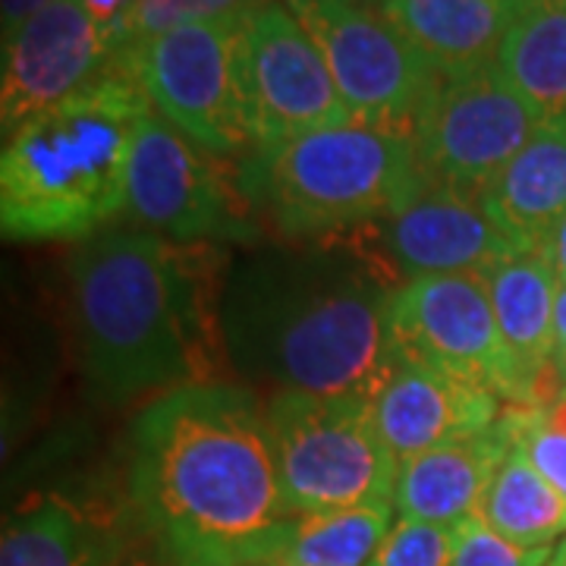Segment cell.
<instances>
[{"instance_id": "ac0fdd59", "label": "cell", "mask_w": 566, "mask_h": 566, "mask_svg": "<svg viewBox=\"0 0 566 566\" xmlns=\"http://www.w3.org/2000/svg\"><path fill=\"white\" fill-rule=\"evenodd\" d=\"M133 542L117 520L41 494L7 520L0 566H117Z\"/></svg>"}, {"instance_id": "4316f807", "label": "cell", "mask_w": 566, "mask_h": 566, "mask_svg": "<svg viewBox=\"0 0 566 566\" xmlns=\"http://www.w3.org/2000/svg\"><path fill=\"white\" fill-rule=\"evenodd\" d=\"M453 528L397 520L371 566H450Z\"/></svg>"}, {"instance_id": "ba28073f", "label": "cell", "mask_w": 566, "mask_h": 566, "mask_svg": "<svg viewBox=\"0 0 566 566\" xmlns=\"http://www.w3.org/2000/svg\"><path fill=\"white\" fill-rule=\"evenodd\" d=\"M243 20L186 22L114 57L164 120L223 158L252 151L237 66Z\"/></svg>"}, {"instance_id": "5b68a950", "label": "cell", "mask_w": 566, "mask_h": 566, "mask_svg": "<svg viewBox=\"0 0 566 566\" xmlns=\"http://www.w3.org/2000/svg\"><path fill=\"white\" fill-rule=\"evenodd\" d=\"M237 177L286 243L375 230L428 180L409 133L359 120L252 148Z\"/></svg>"}, {"instance_id": "7c38bea8", "label": "cell", "mask_w": 566, "mask_h": 566, "mask_svg": "<svg viewBox=\"0 0 566 566\" xmlns=\"http://www.w3.org/2000/svg\"><path fill=\"white\" fill-rule=\"evenodd\" d=\"M394 331L406 359L431 365L513 406V368L479 274H431L394 293Z\"/></svg>"}, {"instance_id": "1f68e13d", "label": "cell", "mask_w": 566, "mask_h": 566, "mask_svg": "<svg viewBox=\"0 0 566 566\" xmlns=\"http://www.w3.org/2000/svg\"><path fill=\"white\" fill-rule=\"evenodd\" d=\"M538 252L545 255L551 268H554V274H557V281L566 283V218L551 233L545 237V243L538 245Z\"/></svg>"}, {"instance_id": "9c48e42d", "label": "cell", "mask_w": 566, "mask_h": 566, "mask_svg": "<svg viewBox=\"0 0 566 566\" xmlns=\"http://www.w3.org/2000/svg\"><path fill=\"white\" fill-rule=\"evenodd\" d=\"M340 88L353 120L409 133L441 85L438 66L365 0H283Z\"/></svg>"}, {"instance_id": "5bb4252c", "label": "cell", "mask_w": 566, "mask_h": 566, "mask_svg": "<svg viewBox=\"0 0 566 566\" xmlns=\"http://www.w3.org/2000/svg\"><path fill=\"white\" fill-rule=\"evenodd\" d=\"M375 249L400 281L431 274H488L516 252H532L506 233L479 192L424 180L409 202L375 227Z\"/></svg>"}, {"instance_id": "8992f818", "label": "cell", "mask_w": 566, "mask_h": 566, "mask_svg": "<svg viewBox=\"0 0 566 566\" xmlns=\"http://www.w3.org/2000/svg\"><path fill=\"white\" fill-rule=\"evenodd\" d=\"M264 422L296 516L394 504L400 463L378 434L368 397L274 390Z\"/></svg>"}, {"instance_id": "836d02e7", "label": "cell", "mask_w": 566, "mask_h": 566, "mask_svg": "<svg viewBox=\"0 0 566 566\" xmlns=\"http://www.w3.org/2000/svg\"><path fill=\"white\" fill-rule=\"evenodd\" d=\"M259 566H296V564H286V560H264V564Z\"/></svg>"}, {"instance_id": "83f0119b", "label": "cell", "mask_w": 566, "mask_h": 566, "mask_svg": "<svg viewBox=\"0 0 566 566\" xmlns=\"http://www.w3.org/2000/svg\"><path fill=\"white\" fill-rule=\"evenodd\" d=\"M554 375L566 390V283L557 286V303H554Z\"/></svg>"}, {"instance_id": "4dcf8cb0", "label": "cell", "mask_w": 566, "mask_h": 566, "mask_svg": "<svg viewBox=\"0 0 566 566\" xmlns=\"http://www.w3.org/2000/svg\"><path fill=\"white\" fill-rule=\"evenodd\" d=\"M82 3H85V10L102 22L104 29L111 32V39H114V29H117L123 22V17L133 10L136 0H82ZM114 54H117V51H114Z\"/></svg>"}, {"instance_id": "d6986e66", "label": "cell", "mask_w": 566, "mask_h": 566, "mask_svg": "<svg viewBox=\"0 0 566 566\" xmlns=\"http://www.w3.org/2000/svg\"><path fill=\"white\" fill-rule=\"evenodd\" d=\"M482 199L513 240L526 249L545 243L566 218V114L538 123Z\"/></svg>"}, {"instance_id": "603a6c76", "label": "cell", "mask_w": 566, "mask_h": 566, "mask_svg": "<svg viewBox=\"0 0 566 566\" xmlns=\"http://www.w3.org/2000/svg\"><path fill=\"white\" fill-rule=\"evenodd\" d=\"M394 526V504H365L300 516L274 560L296 566H371Z\"/></svg>"}, {"instance_id": "30bf717a", "label": "cell", "mask_w": 566, "mask_h": 566, "mask_svg": "<svg viewBox=\"0 0 566 566\" xmlns=\"http://www.w3.org/2000/svg\"><path fill=\"white\" fill-rule=\"evenodd\" d=\"M237 66L252 148L353 120L318 44L286 3L274 0L245 17Z\"/></svg>"}, {"instance_id": "cb8c5ba5", "label": "cell", "mask_w": 566, "mask_h": 566, "mask_svg": "<svg viewBox=\"0 0 566 566\" xmlns=\"http://www.w3.org/2000/svg\"><path fill=\"white\" fill-rule=\"evenodd\" d=\"M264 3H274V0H136L133 10L114 29V51L120 54L139 41L155 39L186 22L243 20Z\"/></svg>"}, {"instance_id": "8fae6325", "label": "cell", "mask_w": 566, "mask_h": 566, "mask_svg": "<svg viewBox=\"0 0 566 566\" xmlns=\"http://www.w3.org/2000/svg\"><path fill=\"white\" fill-rule=\"evenodd\" d=\"M542 114L504 80L497 63L444 76L412 129L424 177L485 192L538 129Z\"/></svg>"}, {"instance_id": "3957f363", "label": "cell", "mask_w": 566, "mask_h": 566, "mask_svg": "<svg viewBox=\"0 0 566 566\" xmlns=\"http://www.w3.org/2000/svg\"><path fill=\"white\" fill-rule=\"evenodd\" d=\"M73 318L82 378L111 406L208 381L205 300L177 243L107 227L73 255Z\"/></svg>"}, {"instance_id": "d4e9b609", "label": "cell", "mask_w": 566, "mask_h": 566, "mask_svg": "<svg viewBox=\"0 0 566 566\" xmlns=\"http://www.w3.org/2000/svg\"><path fill=\"white\" fill-rule=\"evenodd\" d=\"M520 409V447L551 485L566 494V390L545 406Z\"/></svg>"}, {"instance_id": "7a4b0ae2", "label": "cell", "mask_w": 566, "mask_h": 566, "mask_svg": "<svg viewBox=\"0 0 566 566\" xmlns=\"http://www.w3.org/2000/svg\"><path fill=\"white\" fill-rule=\"evenodd\" d=\"M359 237L264 245L233 264L218 331L245 381L368 400L385 387L403 363L394 331L403 281Z\"/></svg>"}, {"instance_id": "f1b7e54d", "label": "cell", "mask_w": 566, "mask_h": 566, "mask_svg": "<svg viewBox=\"0 0 566 566\" xmlns=\"http://www.w3.org/2000/svg\"><path fill=\"white\" fill-rule=\"evenodd\" d=\"M117 566H180L167 551H164L155 538H148L145 532H142L139 542H133L129 551L123 554V560Z\"/></svg>"}, {"instance_id": "e0dca14e", "label": "cell", "mask_w": 566, "mask_h": 566, "mask_svg": "<svg viewBox=\"0 0 566 566\" xmlns=\"http://www.w3.org/2000/svg\"><path fill=\"white\" fill-rule=\"evenodd\" d=\"M491 308L504 337L513 387V406H545L564 394L554 375V303L557 274L538 249L516 252L482 274Z\"/></svg>"}, {"instance_id": "4fadbf2b", "label": "cell", "mask_w": 566, "mask_h": 566, "mask_svg": "<svg viewBox=\"0 0 566 566\" xmlns=\"http://www.w3.org/2000/svg\"><path fill=\"white\" fill-rule=\"evenodd\" d=\"M114 63V39L82 0H54L3 39V139Z\"/></svg>"}, {"instance_id": "d6a6232c", "label": "cell", "mask_w": 566, "mask_h": 566, "mask_svg": "<svg viewBox=\"0 0 566 566\" xmlns=\"http://www.w3.org/2000/svg\"><path fill=\"white\" fill-rule=\"evenodd\" d=\"M554 557H557V560H560V564L566 566V542L560 547H557V551H554Z\"/></svg>"}, {"instance_id": "9a60e30c", "label": "cell", "mask_w": 566, "mask_h": 566, "mask_svg": "<svg viewBox=\"0 0 566 566\" xmlns=\"http://www.w3.org/2000/svg\"><path fill=\"white\" fill-rule=\"evenodd\" d=\"M501 403L485 387L465 385L406 356L371 397L378 434L397 463L485 434L504 416L506 406Z\"/></svg>"}, {"instance_id": "44dd1931", "label": "cell", "mask_w": 566, "mask_h": 566, "mask_svg": "<svg viewBox=\"0 0 566 566\" xmlns=\"http://www.w3.org/2000/svg\"><path fill=\"white\" fill-rule=\"evenodd\" d=\"M494 63L542 120L566 114V0H506Z\"/></svg>"}, {"instance_id": "277c9868", "label": "cell", "mask_w": 566, "mask_h": 566, "mask_svg": "<svg viewBox=\"0 0 566 566\" xmlns=\"http://www.w3.org/2000/svg\"><path fill=\"white\" fill-rule=\"evenodd\" d=\"M142 85L114 61L76 95L7 136L0 227L13 243H85L126 211V170L142 117Z\"/></svg>"}, {"instance_id": "7402d4cb", "label": "cell", "mask_w": 566, "mask_h": 566, "mask_svg": "<svg viewBox=\"0 0 566 566\" xmlns=\"http://www.w3.org/2000/svg\"><path fill=\"white\" fill-rule=\"evenodd\" d=\"M479 516L520 547H551L566 532V494L532 465L520 441L510 447Z\"/></svg>"}, {"instance_id": "ffe728a7", "label": "cell", "mask_w": 566, "mask_h": 566, "mask_svg": "<svg viewBox=\"0 0 566 566\" xmlns=\"http://www.w3.org/2000/svg\"><path fill=\"white\" fill-rule=\"evenodd\" d=\"M438 66L463 76L497 61L506 0H365Z\"/></svg>"}, {"instance_id": "52a82bcc", "label": "cell", "mask_w": 566, "mask_h": 566, "mask_svg": "<svg viewBox=\"0 0 566 566\" xmlns=\"http://www.w3.org/2000/svg\"><path fill=\"white\" fill-rule=\"evenodd\" d=\"M240 177L227 174L202 145L186 139L151 107L142 117L129 170L126 218L167 243H259Z\"/></svg>"}, {"instance_id": "6da1fadb", "label": "cell", "mask_w": 566, "mask_h": 566, "mask_svg": "<svg viewBox=\"0 0 566 566\" xmlns=\"http://www.w3.org/2000/svg\"><path fill=\"white\" fill-rule=\"evenodd\" d=\"M129 501L139 528L180 566H259L296 526L264 403L240 385L196 381L129 424Z\"/></svg>"}, {"instance_id": "e575fe53", "label": "cell", "mask_w": 566, "mask_h": 566, "mask_svg": "<svg viewBox=\"0 0 566 566\" xmlns=\"http://www.w3.org/2000/svg\"><path fill=\"white\" fill-rule=\"evenodd\" d=\"M547 566H564V564H560V560H557V557H551V564H547Z\"/></svg>"}, {"instance_id": "484cf974", "label": "cell", "mask_w": 566, "mask_h": 566, "mask_svg": "<svg viewBox=\"0 0 566 566\" xmlns=\"http://www.w3.org/2000/svg\"><path fill=\"white\" fill-rule=\"evenodd\" d=\"M551 557V547H520L506 542L482 516H469L453 528L450 566H547Z\"/></svg>"}, {"instance_id": "f546056e", "label": "cell", "mask_w": 566, "mask_h": 566, "mask_svg": "<svg viewBox=\"0 0 566 566\" xmlns=\"http://www.w3.org/2000/svg\"><path fill=\"white\" fill-rule=\"evenodd\" d=\"M54 0H0V20H3V39L13 35L22 22L29 17H35L39 10H44Z\"/></svg>"}, {"instance_id": "2e32d148", "label": "cell", "mask_w": 566, "mask_h": 566, "mask_svg": "<svg viewBox=\"0 0 566 566\" xmlns=\"http://www.w3.org/2000/svg\"><path fill=\"white\" fill-rule=\"evenodd\" d=\"M520 438V409L506 406L504 416L485 434L438 447L400 463L394 506L397 520L424 526L457 528L479 516L488 488Z\"/></svg>"}]
</instances>
